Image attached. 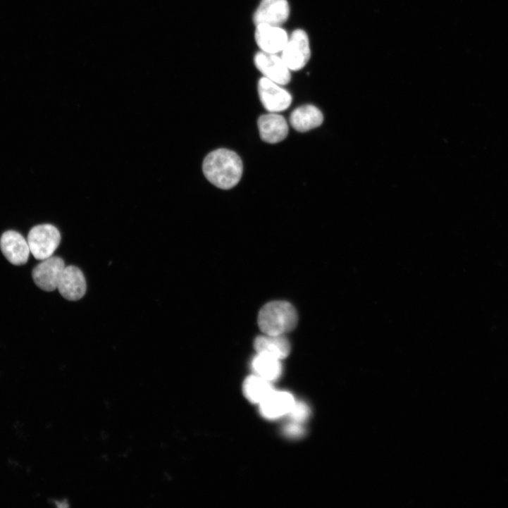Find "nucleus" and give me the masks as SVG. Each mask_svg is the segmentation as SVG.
Instances as JSON below:
<instances>
[{
  "label": "nucleus",
  "instance_id": "nucleus-1",
  "mask_svg": "<svg viewBox=\"0 0 508 508\" xmlns=\"http://www.w3.org/2000/svg\"><path fill=\"white\" fill-rule=\"evenodd\" d=\"M203 172L206 179L221 190H230L240 181L243 164L234 151L221 149L209 154L204 159Z\"/></svg>",
  "mask_w": 508,
  "mask_h": 508
},
{
  "label": "nucleus",
  "instance_id": "nucleus-2",
  "mask_svg": "<svg viewBox=\"0 0 508 508\" xmlns=\"http://www.w3.org/2000/svg\"><path fill=\"white\" fill-rule=\"evenodd\" d=\"M298 323V314L289 302L275 301L266 304L259 311L258 324L266 335H280L292 331Z\"/></svg>",
  "mask_w": 508,
  "mask_h": 508
},
{
  "label": "nucleus",
  "instance_id": "nucleus-3",
  "mask_svg": "<svg viewBox=\"0 0 508 508\" xmlns=\"http://www.w3.org/2000/svg\"><path fill=\"white\" fill-rule=\"evenodd\" d=\"M31 253L37 260L44 261L53 256L61 242L60 231L50 224L34 227L28 235Z\"/></svg>",
  "mask_w": 508,
  "mask_h": 508
},
{
  "label": "nucleus",
  "instance_id": "nucleus-4",
  "mask_svg": "<svg viewBox=\"0 0 508 508\" xmlns=\"http://www.w3.org/2000/svg\"><path fill=\"white\" fill-rule=\"evenodd\" d=\"M311 57L309 40L306 33L301 30L295 31L281 52V58L290 70L303 69Z\"/></svg>",
  "mask_w": 508,
  "mask_h": 508
},
{
  "label": "nucleus",
  "instance_id": "nucleus-5",
  "mask_svg": "<svg viewBox=\"0 0 508 508\" xmlns=\"http://www.w3.org/2000/svg\"><path fill=\"white\" fill-rule=\"evenodd\" d=\"M66 267L63 259L52 256L42 261V263L35 267L32 273L33 280L42 290L53 292L58 289Z\"/></svg>",
  "mask_w": 508,
  "mask_h": 508
},
{
  "label": "nucleus",
  "instance_id": "nucleus-6",
  "mask_svg": "<svg viewBox=\"0 0 508 508\" xmlns=\"http://www.w3.org/2000/svg\"><path fill=\"white\" fill-rule=\"evenodd\" d=\"M259 94L262 104L270 113H277L287 110L292 98L280 85L263 78L259 82Z\"/></svg>",
  "mask_w": 508,
  "mask_h": 508
},
{
  "label": "nucleus",
  "instance_id": "nucleus-7",
  "mask_svg": "<svg viewBox=\"0 0 508 508\" xmlns=\"http://www.w3.org/2000/svg\"><path fill=\"white\" fill-rule=\"evenodd\" d=\"M255 66L264 75V78L280 85L284 86L291 80L290 70L281 57L277 54L264 52L257 54L254 58Z\"/></svg>",
  "mask_w": 508,
  "mask_h": 508
},
{
  "label": "nucleus",
  "instance_id": "nucleus-8",
  "mask_svg": "<svg viewBox=\"0 0 508 508\" xmlns=\"http://www.w3.org/2000/svg\"><path fill=\"white\" fill-rule=\"evenodd\" d=\"M290 12L287 0H262L254 14V21L256 26L280 27L288 20Z\"/></svg>",
  "mask_w": 508,
  "mask_h": 508
},
{
  "label": "nucleus",
  "instance_id": "nucleus-9",
  "mask_svg": "<svg viewBox=\"0 0 508 508\" xmlns=\"http://www.w3.org/2000/svg\"><path fill=\"white\" fill-rule=\"evenodd\" d=\"M0 249L8 261L15 266L26 264L31 253L27 240L13 230L3 234L0 239Z\"/></svg>",
  "mask_w": 508,
  "mask_h": 508
},
{
  "label": "nucleus",
  "instance_id": "nucleus-10",
  "mask_svg": "<svg viewBox=\"0 0 508 508\" xmlns=\"http://www.w3.org/2000/svg\"><path fill=\"white\" fill-rule=\"evenodd\" d=\"M255 39L262 52L278 54L286 46L289 37L280 27L260 25L256 26Z\"/></svg>",
  "mask_w": 508,
  "mask_h": 508
},
{
  "label": "nucleus",
  "instance_id": "nucleus-11",
  "mask_svg": "<svg viewBox=\"0 0 508 508\" xmlns=\"http://www.w3.org/2000/svg\"><path fill=\"white\" fill-rule=\"evenodd\" d=\"M87 281L82 271L75 266H66L62 274L58 290L69 301L81 299L87 292Z\"/></svg>",
  "mask_w": 508,
  "mask_h": 508
},
{
  "label": "nucleus",
  "instance_id": "nucleus-12",
  "mask_svg": "<svg viewBox=\"0 0 508 508\" xmlns=\"http://www.w3.org/2000/svg\"><path fill=\"white\" fill-rule=\"evenodd\" d=\"M258 126L261 140L268 144L283 142L288 135L289 128L286 120L276 113L261 116Z\"/></svg>",
  "mask_w": 508,
  "mask_h": 508
},
{
  "label": "nucleus",
  "instance_id": "nucleus-13",
  "mask_svg": "<svg viewBox=\"0 0 508 508\" xmlns=\"http://www.w3.org/2000/svg\"><path fill=\"white\" fill-rule=\"evenodd\" d=\"M295 403L293 396L287 392L273 391L260 403L261 415L268 419H276L288 414Z\"/></svg>",
  "mask_w": 508,
  "mask_h": 508
},
{
  "label": "nucleus",
  "instance_id": "nucleus-14",
  "mask_svg": "<svg viewBox=\"0 0 508 508\" xmlns=\"http://www.w3.org/2000/svg\"><path fill=\"white\" fill-rule=\"evenodd\" d=\"M292 127L299 132H306L320 127L323 122L321 111L311 105H306L295 109L290 119Z\"/></svg>",
  "mask_w": 508,
  "mask_h": 508
},
{
  "label": "nucleus",
  "instance_id": "nucleus-15",
  "mask_svg": "<svg viewBox=\"0 0 508 508\" xmlns=\"http://www.w3.org/2000/svg\"><path fill=\"white\" fill-rule=\"evenodd\" d=\"M254 348L257 353L267 354L280 360L287 358L291 351L290 344L284 335H260L254 341Z\"/></svg>",
  "mask_w": 508,
  "mask_h": 508
},
{
  "label": "nucleus",
  "instance_id": "nucleus-16",
  "mask_svg": "<svg viewBox=\"0 0 508 508\" xmlns=\"http://www.w3.org/2000/svg\"><path fill=\"white\" fill-rule=\"evenodd\" d=\"M256 375L270 381L278 379L283 373L281 360L267 354L258 353L252 361Z\"/></svg>",
  "mask_w": 508,
  "mask_h": 508
},
{
  "label": "nucleus",
  "instance_id": "nucleus-17",
  "mask_svg": "<svg viewBox=\"0 0 508 508\" xmlns=\"http://www.w3.org/2000/svg\"><path fill=\"white\" fill-rule=\"evenodd\" d=\"M271 383L257 375L251 376L244 383V394L250 402L260 404L274 391Z\"/></svg>",
  "mask_w": 508,
  "mask_h": 508
},
{
  "label": "nucleus",
  "instance_id": "nucleus-18",
  "mask_svg": "<svg viewBox=\"0 0 508 508\" xmlns=\"http://www.w3.org/2000/svg\"><path fill=\"white\" fill-rule=\"evenodd\" d=\"M288 414L292 421L303 423L309 418L311 409L305 402L295 401Z\"/></svg>",
  "mask_w": 508,
  "mask_h": 508
},
{
  "label": "nucleus",
  "instance_id": "nucleus-19",
  "mask_svg": "<svg viewBox=\"0 0 508 508\" xmlns=\"http://www.w3.org/2000/svg\"><path fill=\"white\" fill-rule=\"evenodd\" d=\"M284 433L290 438H299L305 433L304 428L302 423L292 421L284 428Z\"/></svg>",
  "mask_w": 508,
  "mask_h": 508
}]
</instances>
